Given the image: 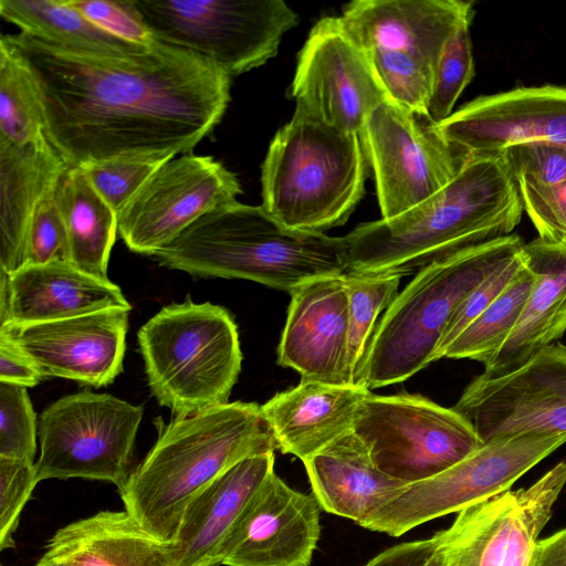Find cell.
Listing matches in <instances>:
<instances>
[{"instance_id": "6da1fadb", "label": "cell", "mask_w": 566, "mask_h": 566, "mask_svg": "<svg viewBox=\"0 0 566 566\" xmlns=\"http://www.w3.org/2000/svg\"><path fill=\"white\" fill-rule=\"evenodd\" d=\"M4 35L34 76L45 137L67 167L192 153L230 102V75L159 40L106 51Z\"/></svg>"}, {"instance_id": "7a4b0ae2", "label": "cell", "mask_w": 566, "mask_h": 566, "mask_svg": "<svg viewBox=\"0 0 566 566\" xmlns=\"http://www.w3.org/2000/svg\"><path fill=\"white\" fill-rule=\"evenodd\" d=\"M523 205L503 153L467 155L455 177L410 211L361 223L344 237L348 272L409 273L512 234Z\"/></svg>"}, {"instance_id": "3957f363", "label": "cell", "mask_w": 566, "mask_h": 566, "mask_svg": "<svg viewBox=\"0 0 566 566\" xmlns=\"http://www.w3.org/2000/svg\"><path fill=\"white\" fill-rule=\"evenodd\" d=\"M158 437L118 493L125 511L150 535L175 539L188 503L241 460L276 449L261 406L227 402L156 418Z\"/></svg>"}, {"instance_id": "277c9868", "label": "cell", "mask_w": 566, "mask_h": 566, "mask_svg": "<svg viewBox=\"0 0 566 566\" xmlns=\"http://www.w3.org/2000/svg\"><path fill=\"white\" fill-rule=\"evenodd\" d=\"M154 256L195 277L242 279L289 293L348 272L344 237L287 228L262 205L239 201L209 211Z\"/></svg>"}, {"instance_id": "5b68a950", "label": "cell", "mask_w": 566, "mask_h": 566, "mask_svg": "<svg viewBox=\"0 0 566 566\" xmlns=\"http://www.w3.org/2000/svg\"><path fill=\"white\" fill-rule=\"evenodd\" d=\"M523 244L522 239L512 233L421 268L377 324L357 385L371 391L403 381L434 361L459 305Z\"/></svg>"}, {"instance_id": "8992f818", "label": "cell", "mask_w": 566, "mask_h": 566, "mask_svg": "<svg viewBox=\"0 0 566 566\" xmlns=\"http://www.w3.org/2000/svg\"><path fill=\"white\" fill-rule=\"evenodd\" d=\"M366 168L358 135L294 112L262 164V207L287 228L324 233L360 201Z\"/></svg>"}, {"instance_id": "52a82bcc", "label": "cell", "mask_w": 566, "mask_h": 566, "mask_svg": "<svg viewBox=\"0 0 566 566\" xmlns=\"http://www.w3.org/2000/svg\"><path fill=\"white\" fill-rule=\"evenodd\" d=\"M137 339L150 392L175 416L229 402L242 352L228 310L189 298L172 303L139 328Z\"/></svg>"}, {"instance_id": "ba28073f", "label": "cell", "mask_w": 566, "mask_h": 566, "mask_svg": "<svg viewBox=\"0 0 566 566\" xmlns=\"http://www.w3.org/2000/svg\"><path fill=\"white\" fill-rule=\"evenodd\" d=\"M154 36L237 76L263 65L298 23L282 0H136Z\"/></svg>"}, {"instance_id": "9c48e42d", "label": "cell", "mask_w": 566, "mask_h": 566, "mask_svg": "<svg viewBox=\"0 0 566 566\" xmlns=\"http://www.w3.org/2000/svg\"><path fill=\"white\" fill-rule=\"evenodd\" d=\"M353 431L381 472L407 484L442 473L483 444L455 409L410 394L370 392L358 407Z\"/></svg>"}, {"instance_id": "30bf717a", "label": "cell", "mask_w": 566, "mask_h": 566, "mask_svg": "<svg viewBox=\"0 0 566 566\" xmlns=\"http://www.w3.org/2000/svg\"><path fill=\"white\" fill-rule=\"evenodd\" d=\"M144 409L108 394L82 391L46 407L39 420V482L81 478L122 488Z\"/></svg>"}, {"instance_id": "8fae6325", "label": "cell", "mask_w": 566, "mask_h": 566, "mask_svg": "<svg viewBox=\"0 0 566 566\" xmlns=\"http://www.w3.org/2000/svg\"><path fill=\"white\" fill-rule=\"evenodd\" d=\"M566 443V434H521L484 442L428 480L406 485L363 527L400 536L433 518L509 491L528 470Z\"/></svg>"}, {"instance_id": "7c38bea8", "label": "cell", "mask_w": 566, "mask_h": 566, "mask_svg": "<svg viewBox=\"0 0 566 566\" xmlns=\"http://www.w3.org/2000/svg\"><path fill=\"white\" fill-rule=\"evenodd\" d=\"M360 140L381 219L399 217L428 200L455 177L465 158L427 117L390 98L370 113Z\"/></svg>"}, {"instance_id": "4fadbf2b", "label": "cell", "mask_w": 566, "mask_h": 566, "mask_svg": "<svg viewBox=\"0 0 566 566\" xmlns=\"http://www.w3.org/2000/svg\"><path fill=\"white\" fill-rule=\"evenodd\" d=\"M565 484L560 461L528 488L461 510L451 526L433 535L436 566H530Z\"/></svg>"}, {"instance_id": "5bb4252c", "label": "cell", "mask_w": 566, "mask_h": 566, "mask_svg": "<svg viewBox=\"0 0 566 566\" xmlns=\"http://www.w3.org/2000/svg\"><path fill=\"white\" fill-rule=\"evenodd\" d=\"M290 96L294 112L359 137L370 113L389 99L369 55L340 17L322 18L310 31Z\"/></svg>"}, {"instance_id": "9a60e30c", "label": "cell", "mask_w": 566, "mask_h": 566, "mask_svg": "<svg viewBox=\"0 0 566 566\" xmlns=\"http://www.w3.org/2000/svg\"><path fill=\"white\" fill-rule=\"evenodd\" d=\"M237 176L212 156L165 163L118 214V234L135 253L155 255L209 211L237 201Z\"/></svg>"}, {"instance_id": "2e32d148", "label": "cell", "mask_w": 566, "mask_h": 566, "mask_svg": "<svg viewBox=\"0 0 566 566\" xmlns=\"http://www.w3.org/2000/svg\"><path fill=\"white\" fill-rule=\"evenodd\" d=\"M453 409L483 443L521 434H566V346L554 343L500 376L482 373Z\"/></svg>"}, {"instance_id": "e0dca14e", "label": "cell", "mask_w": 566, "mask_h": 566, "mask_svg": "<svg viewBox=\"0 0 566 566\" xmlns=\"http://www.w3.org/2000/svg\"><path fill=\"white\" fill-rule=\"evenodd\" d=\"M436 128L464 156L502 153L528 143L566 147V87L523 86L479 96Z\"/></svg>"}, {"instance_id": "ac0fdd59", "label": "cell", "mask_w": 566, "mask_h": 566, "mask_svg": "<svg viewBox=\"0 0 566 566\" xmlns=\"http://www.w3.org/2000/svg\"><path fill=\"white\" fill-rule=\"evenodd\" d=\"M129 311L109 308L60 321L7 324L0 331L46 376L98 388L123 371Z\"/></svg>"}, {"instance_id": "d6986e66", "label": "cell", "mask_w": 566, "mask_h": 566, "mask_svg": "<svg viewBox=\"0 0 566 566\" xmlns=\"http://www.w3.org/2000/svg\"><path fill=\"white\" fill-rule=\"evenodd\" d=\"M321 510L313 494L292 489L273 470L237 523L221 565L310 566Z\"/></svg>"}, {"instance_id": "ffe728a7", "label": "cell", "mask_w": 566, "mask_h": 566, "mask_svg": "<svg viewBox=\"0 0 566 566\" xmlns=\"http://www.w3.org/2000/svg\"><path fill=\"white\" fill-rule=\"evenodd\" d=\"M277 364L303 380L354 385L348 360L349 297L345 274L321 276L290 292Z\"/></svg>"}, {"instance_id": "44dd1931", "label": "cell", "mask_w": 566, "mask_h": 566, "mask_svg": "<svg viewBox=\"0 0 566 566\" xmlns=\"http://www.w3.org/2000/svg\"><path fill=\"white\" fill-rule=\"evenodd\" d=\"M473 4L463 0H356L340 19L364 50L411 55L434 72L458 29L471 22Z\"/></svg>"}, {"instance_id": "7402d4cb", "label": "cell", "mask_w": 566, "mask_h": 566, "mask_svg": "<svg viewBox=\"0 0 566 566\" xmlns=\"http://www.w3.org/2000/svg\"><path fill=\"white\" fill-rule=\"evenodd\" d=\"M109 308L132 310L109 280L90 275L70 262L27 264L0 271V326L82 316Z\"/></svg>"}, {"instance_id": "603a6c76", "label": "cell", "mask_w": 566, "mask_h": 566, "mask_svg": "<svg viewBox=\"0 0 566 566\" xmlns=\"http://www.w3.org/2000/svg\"><path fill=\"white\" fill-rule=\"evenodd\" d=\"M274 470V451L245 458L202 489L185 509L170 542L176 566H218L237 523Z\"/></svg>"}, {"instance_id": "cb8c5ba5", "label": "cell", "mask_w": 566, "mask_h": 566, "mask_svg": "<svg viewBox=\"0 0 566 566\" xmlns=\"http://www.w3.org/2000/svg\"><path fill=\"white\" fill-rule=\"evenodd\" d=\"M371 391L359 385L303 380L261 406L276 448L305 461L353 431L360 402Z\"/></svg>"}, {"instance_id": "d4e9b609", "label": "cell", "mask_w": 566, "mask_h": 566, "mask_svg": "<svg viewBox=\"0 0 566 566\" xmlns=\"http://www.w3.org/2000/svg\"><path fill=\"white\" fill-rule=\"evenodd\" d=\"M522 259L535 283L511 335L484 364L489 376L518 368L566 331V245L537 238L523 244Z\"/></svg>"}, {"instance_id": "484cf974", "label": "cell", "mask_w": 566, "mask_h": 566, "mask_svg": "<svg viewBox=\"0 0 566 566\" xmlns=\"http://www.w3.org/2000/svg\"><path fill=\"white\" fill-rule=\"evenodd\" d=\"M303 463L321 509L360 526L408 485L381 472L354 431Z\"/></svg>"}, {"instance_id": "4316f807", "label": "cell", "mask_w": 566, "mask_h": 566, "mask_svg": "<svg viewBox=\"0 0 566 566\" xmlns=\"http://www.w3.org/2000/svg\"><path fill=\"white\" fill-rule=\"evenodd\" d=\"M66 168L48 139L25 146L0 140V271L25 265L34 213Z\"/></svg>"}, {"instance_id": "83f0119b", "label": "cell", "mask_w": 566, "mask_h": 566, "mask_svg": "<svg viewBox=\"0 0 566 566\" xmlns=\"http://www.w3.org/2000/svg\"><path fill=\"white\" fill-rule=\"evenodd\" d=\"M45 554L66 566H176L171 546L126 511H101L57 530Z\"/></svg>"}, {"instance_id": "f1b7e54d", "label": "cell", "mask_w": 566, "mask_h": 566, "mask_svg": "<svg viewBox=\"0 0 566 566\" xmlns=\"http://www.w3.org/2000/svg\"><path fill=\"white\" fill-rule=\"evenodd\" d=\"M55 199L66 230L69 262L90 275L109 280L108 260L118 232L116 211L81 167H67L61 175Z\"/></svg>"}, {"instance_id": "f546056e", "label": "cell", "mask_w": 566, "mask_h": 566, "mask_svg": "<svg viewBox=\"0 0 566 566\" xmlns=\"http://www.w3.org/2000/svg\"><path fill=\"white\" fill-rule=\"evenodd\" d=\"M0 14L21 33L61 46L106 51L142 46L102 30L69 0H0Z\"/></svg>"}, {"instance_id": "4dcf8cb0", "label": "cell", "mask_w": 566, "mask_h": 566, "mask_svg": "<svg viewBox=\"0 0 566 566\" xmlns=\"http://www.w3.org/2000/svg\"><path fill=\"white\" fill-rule=\"evenodd\" d=\"M34 76L6 35L0 39V140L25 146L45 140Z\"/></svg>"}, {"instance_id": "1f68e13d", "label": "cell", "mask_w": 566, "mask_h": 566, "mask_svg": "<svg viewBox=\"0 0 566 566\" xmlns=\"http://www.w3.org/2000/svg\"><path fill=\"white\" fill-rule=\"evenodd\" d=\"M534 283L535 274L523 262L509 286L454 339L443 357L483 365L492 360L515 327Z\"/></svg>"}, {"instance_id": "d6a6232c", "label": "cell", "mask_w": 566, "mask_h": 566, "mask_svg": "<svg viewBox=\"0 0 566 566\" xmlns=\"http://www.w3.org/2000/svg\"><path fill=\"white\" fill-rule=\"evenodd\" d=\"M402 275L399 272L345 273L349 297L348 360L354 385H357L367 347L377 327V318L397 296Z\"/></svg>"}, {"instance_id": "836d02e7", "label": "cell", "mask_w": 566, "mask_h": 566, "mask_svg": "<svg viewBox=\"0 0 566 566\" xmlns=\"http://www.w3.org/2000/svg\"><path fill=\"white\" fill-rule=\"evenodd\" d=\"M470 23L458 29L440 57L427 108L434 125L453 113L455 102L474 76Z\"/></svg>"}, {"instance_id": "e575fe53", "label": "cell", "mask_w": 566, "mask_h": 566, "mask_svg": "<svg viewBox=\"0 0 566 566\" xmlns=\"http://www.w3.org/2000/svg\"><path fill=\"white\" fill-rule=\"evenodd\" d=\"M38 424L27 388L0 381V457L35 462Z\"/></svg>"}, {"instance_id": "d590c367", "label": "cell", "mask_w": 566, "mask_h": 566, "mask_svg": "<svg viewBox=\"0 0 566 566\" xmlns=\"http://www.w3.org/2000/svg\"><path fill=\"white\" fill-rule=\"evenodd\" d=\"M172 158H134L95 163L81 167L117 214L142 186Z\"/></svg>"}, {"instance_id": "8d00e7d4", "label": "cell", "mask_w": 566, "mask_h": 566, "mask_svg": "<svg viewBox=\"0 0 566 566\" xmlns=\"http://www.w3.org/2000/svg\"><path fill=\"white\" fill-rule=\"evenodd\" d=\"M523 209L538 238L566 245V180L544 186L524 178L516 179Z\"/></svg>"}, {"instance_id": "74e56055", "label": "cell", "mask_w": 566, "mask_h": 566, "mask_svg": "<svg viewBox=\"0 0 566 566\" xmlns=\"http://www.w3.org/2000/svg\"><path fill=\"white\" fill-rule=\"evenodd\" d=\"M34 463L0 457V549L14 547L20 514L39 483Z\"/></svg>"}, {"instance_id": "f35d334b", "label": "cell", "mask_w": 566, "mask_h": 566, "mask_svg": "<svg viewBox=\"0 0 566 566\" xmlns=\"http://www.w3.org/2000/svg\"><path fill=\"white\" fill-rule=\"evenodd\" d=\"M522 249L494 269L463 300L440 343L436 360L443 358L454 339L509 286L523 266Z\"/></svg>"}, {"instance_id": "ab89813d", "label": "cell", "mask_w": 566, "mask_h": 566, "mask_svg": "<svg viewBox=\"0 0 566 566\" xmlns=\"http://www.w3.org/2000/svg\"><path fill=\"white\" fill-rule=\"evenodd\" d=\"M88 21L109 34L135 45L157 40L136 0H69Z\"/></svg>"}, {"instance_id": "60d3db41", "label": "cell", "mask_w": 566, "mask_h": 566, "mask_svg": "<svg viewBox=\"0 0 566 566\" xmlns=\"http://www.w3.org/2000/svg\"><path fill=\"white\" fill-rule=\"evenodd\" d=\"M52 188L40 202L31 222L27 264L69 262V242L62 214Z\"/></svg>"}, {"instance_id": "b9f144b4", "label": "cell", "mask_w": 566, "mask_h": 566, "mask_svg": "<svg viewBox=\"0 0 566 566\" xmlns=\"http://www.w3.org/2000/svg\"><path fill=\"white\" fill-rule=\"evenodd\" d=\"M515 179L551 186L566 180V147L551 143H528L502 151Z\"/></svg>"}, {"instance_id": "7bdbcfd3", "label": "cell", "mask_w": 566, "mask_h": 566, "mask_svg": "<svg viewBox=\"0 0 566 566\" xmlns=\"http://www.w3.org/2000/svg\"><path fill=\"white\" fill-rule=\"evenodd\" d=\"M45 376L40 366L0 331V381L28 388L36 386Z\"/></svg>"}, {"instance_id": "ee69618b", "label": "cell", "mask_w": 566, "mask_h": 566, "mask_svg": "<svg viewBox=\"0 0 566 566\" xmlns=\"http://www.w3.org/2000/svg\"><path fill=\"white\" fill-rule=\"evenodd\" d=\"M434 548L433 536L401 543L385 549L363 566H436Z\"/></svg>"}, {"instance_id": "f6af8a7d", "label": "cell", "mask_w": 566, "mask_h": 566, "mask_svg": "<svg viewBox=\"0 0 566 566\" xmlns=\"http://www.w3.org/2000/svg\"><path fill=\"white\" fill-rule=\"evenodd\" d=\"M530 566H566V527L537 541Z\"/></svg>"}, {"instance_id": "bcb514c9", "label": "cell", "mask_w": 566, "mask_h": 566, "mask_svg": "<svg viewBox=\"0 0 566 566\" xmlns=\"http://www.w3.org/2000/svg\"><path fill=\"white\" fill-rule=\"evenodd\" d=\"M33 566H66L61 560H57L48 554H43L42 557Z\"/></svg>"}]
</instances>
